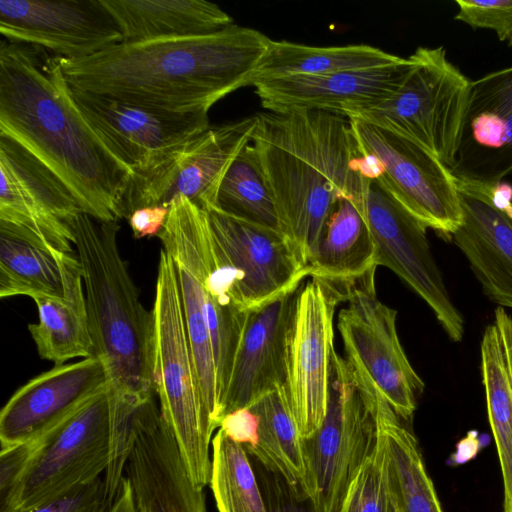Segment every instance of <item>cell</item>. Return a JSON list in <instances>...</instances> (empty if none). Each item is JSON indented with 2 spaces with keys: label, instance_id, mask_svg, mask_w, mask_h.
<instances>
[{
  "label": "cell",
  "instance_id": "obj_32",
  "mask_svg": "<svg viewBox=\"0 0 512 512\" xmlns=\"http://www.w3.org/2000/svg\"><path fill=\"white\" fill-rule=\"evenodd\" d=\"M213 208L282 232L273 194L251 143L242 149L226 171Z\"/></svg>",
  "mask_w": 512,
  "mask_h": 512
},
{
  "label": "cell",
  "instance_id": "obj_8",
  "mask_svg": "<svg viewBox=\"0 0 512 512\" xmlns=\"http://www.w3.org/2000/svg\"><path fill=\"white\" fill-rule=\"evenodd\" d=\"M374 274L344 286L347 306L337 318L344 358L402 420H409L425 384L401 345L397 311L377 297Z\"/></svg>",
  "mask_w": 512,
  "mask_h": 512
},
{
  "label": "cell",
  "instance_id": "obj_35",
  "mask_svg": "<svg viewBox=\"0 0 512 512\" xmlns=\"http://www.w3.org/2000/svg\"><path fill=\"white\" fill-rule=\"evenodd\" d=\"M40 441L2 446L0 452V512H15L21 489Z\"/></svg>",
  "mask_w": 512,
  "mask_h": 512
},
{
  "label": "cell",
  "instance_id": "obj_4",
  "mask_svg": "<svg viewBox=\"0 0 512 512\" xmlns=\"http://www.w3.org/2000/svg\"><path fill=\"white\" fill-rule=\"evenodd\" d=\"M71 229L95 355L106 363L116 393L147 400L154 393V315L141 303L121 255L120 226L81 213Z\"/></svg>",
  "mask_w": 512,
  "mask_h": 512
},
{
  "label": "cell",
  "instance_id": "obj_31",
  "mask_svg": "<svg viewBox=\"0 0 512 512\" xmlns=\"http://www.w3.org/2000/svg\"><path fill=\"white\" fill-rule=\"evenodd\" d=\"M34 302L38 322L29 324L28 330L42 359L60 366L77 357L95 356L83 281L66 297H44Z\"/></svg>",
  "mask_w": 512,
  "mask_h": 512
},
{
  "label": "cell",
  "instance_id": "obj_22",
  "mask_svg": "<svg viewBox=\"0 0 512 512\" xmlns=\"http://www.w3.org/2000/svg\"><path fill=\"white\" fill-rule=\"evenodd\" d=\"M411 57L378 67L313 76H289L254 85L264 109L271 112L321 110L347 118L378 106L402 85Z\"/></svg>",
  "mask_w": 512,
  "mask_h": 512
},
{
  "label": "cell",
  "instance_id": "obj_21",
  "mask_svg": "<svg viewBox=\"0 0 512 512\" xmlns=\"http://www.w3.org/2000/svg\"><path fill=\"white\" fill-rule=\"evenodd\" d=\"M457 181L461 223L451 239L483 293L512 309V187Z\"/></svg>",
  "mask_w": 512,
  "mask_h": 512
},
{
  "label": "cell",
  "instance_id": "obj_20",
  "mask_svg": "<svg viewBox=\"0 0 512 512\" xmlns=\"http://www.w3.org/2000/svg\"><path fill=\"white\" fill-rule=\"evenodd\" d=\"M111 387L107 365L97 355L54 366L21 386L2 408L1 447L42 438Z\"/></svg>",
  "mask_w": 512,
  "mask_h": 512
},
{
  "label": "cell",
  "instance_id": "obj_18",
  "mask_svg": "<svg viewBox=\"0 0 512 512\" xmlns=\"http://www.w3.org/2000/svg\"><path fill=\"white\" fill-rule=\"evenodd\" d=\"M0 33L7 42L80 59L122 42L100 0H0Z\"/></svg>",
  "mask_w": 512,
  "mask_h": 512
},
{
  "label": "cell",
  "instance_id": "obj_5",
  "mask_svg": "<svg viewBox=\"0 0 512 512\" xmlns=\"http://www.w3.org/2000/svg\"><path fill=\"white\" fill-rule=\"evenodd\" d=\"M154 392L188 472L201 488L210 483L212 434L201 403L172 257L160 251L154 306Z\"/></svg>",
  "mask_w": 512,
  "mask_h": 512
},
{
  "label": "cell",
  "instance_id": "obj_39",
  "mask_svg": "<svg viewBox=\"0 0 512 512\" xmlns=\"http://www.w3.org/2000/svg\"><path fill=\"white\" fill-rule=\"evenodd\" d=\"M247 452L257 442L258 418L250 408H241L224 415L219 428Z\"/></svg>",
  "mask_w": 512,
  "mask_h": 512
},
{
  "label": "cell",
  "instance_id": "obj_25",
  "mask_svg": "<svg viewBox=\"0 0 512 512\" xmlns=\"http://www.w3.org/2000/svg\"><path fill=\"white\" fill-rule=\"evenodd\" d=\"M100 1L125 43L205 35L234 24L218 5L205 0Z\"/></svg>",
  "mask_w": 512,
  "mask_h": 512
},
{
  "label": "cell",
  "instance_id": "obj_41",
  "mask_svg": "<svg viewBox=\"0 0 512 512\" xmlns=\"http://www.w3.org/2000/svg\"><path fill=\"white\" fill-rule=\"evenodd\" d=\"M109 512H138L133 487L126 475Z\"/></svg>",
  "mask_w": 512,
  "mask_h": 512
},
{
  "label": "cell",
  "instance_id": "obj_10",
  "mask_svg": "<svg viewBox=\"0 0 512 512\" xmlns=\"http://www.w3.org/2000/svg\"><path fill=\"white\" fill-rule=\"evenodd\" d=\"M346 300L343 286L311 277L295 301L286 339V379L289 411L301 437L311 438L328 409L329 377L334 353L333 319Z\"/></svg>",
  "mask_w": 512,
  "mask_h": 512
},
{
  "label": "cell",
  "instance_id": "obj_2",
  "mask_svg": "<svg viewBox=\"0 0 512 512\" xmlns=\"http://www.w3.org/2000/svg\"><path fill=\"white\" fill-rule=\"evenodd\" d=\"M270 38L233 24L198 36L113 45L80 59L59 57L72 88L173 111H208L249 86Z\"/></svg>",
  "mask_w": 512,
  "mask_h": 512
},
{
  "label": "cell",
  "instance_id": "obj_15",
  "mask_svg": "<svg viewBox=\"0 0 512 512\" xmlns=\"http://www.w3.org/2000/svg\"><path fill=\"white\" fill-rule=\"evenodd\" d=\"M215 249L232 270L239 302L251 311L302 284L309 269L280 231L205 210Z\"/></svg>",
  "mask_w": 512,
  "mask_h": 512
},
{
  "label": "cell",
  "instance_id": "obj_3",
  "mask_svg": "<svg viewBox=\"0 0 512 512\" xmlns=\"http://www.w3.org/2000/svg\"><path fill=\"white\" fill-rule=\"evenodd\" d=\"M256 117L250 143L273 194L281 231L307 265L336 203L346 198L363 207L371 180L358 170L361 153L347 117L321 110Z\"/></svg>",
  "mask_w": 512,
  "mask_h": 512
},
{
  "label": "cell",
  "instance_id": "obj_19",
  "mask_svg": "<svg viewBox=\"0 0 512 512\" xmlns=\"http://www.w3.org/2000/svg\"><path fill=\"white\" fill-rule=\"evenodd\" d=\"M449 170L456 180L496 185L512 172V66L470 81Z\"/></svg>",
  "mask_w": 512,
  "mask_h": 512
},
{
  "label": "cell",
  "instance_id": "obj_34",
  "mask_svg": "<svg viewBox=\"0 0 512 512\" xmlns=\"http://www.w3.org/2000/svg\"><path fill=\"white\" fill-rule=\"evenodd\" d=\"M338 512H398L380 428L377 445L351 482Z\"/></svg>",
  "mask_w": 512,
  "mask_h": 512
},
{
  "label": "cell",
  "instance_id": "obj_1",
  "mask_svg": "<svg viewBox=\"0 0 512 512\" xmlns=\"http://www.w3.org/2000/svg\"><path fill=\"white\" fill-rule=\"evenodd\" d=\"M36 46L3 41L0 47V135L26 149L73 194L83 213L113 222L133 172L87 123L58 56Z\"/></svg>",
  "mask_w": 512,
  "mask_h": 512
},
{
  "label": "cell",
  "instance_id": "obj_38",
  "mask_svg": "<svg viewBox=\"0 0 512 512\" xmlns=\"http://www.w3.org/2000/svg\"><path fill=\"white\" fill-rule=\"evenodd\" d=\"M266 512H315L311 502L296 491L280 474L255 460L253 465Z\"/></svg>",
  "mask_w": 512,
  "mask_h": 512
},
{
  "label": "cell",
  "instance_id": "obj_14",
  "mask_svg": "<svg viewBox=\"0 0 512 512\" xmlns=\"http://www.w3.org/2000/svg\"><path fill=\"white\" fill-rule=\"evenodd\" d=\"M71 95L97 136L133 174L210 126L208 111H173L72 87Z\"/></svg>",
  "mask_w": 512,
  "mask_h": 512
},
{
  "label": "cell",
  "instance_id": "obj_7",
  "mask_svg": "<svg viewBox=\"0 0 512 512\" xmlns=\"http://www.w3.org/2000/svg\"><path fill=\"white\" fill-rule=\"evenodd\" d=\"M413 65L398 90L354 119L409 139L452 163L468 97L470 80L440 47H419Z\"/></svg>",
  "mask_w": 512,
  "mask_h": 512
},
{
  "label": "cell",
  "instance_id": "obj_28",
  "mask_svg": "<svg viewBox=\"0 0 512 512\" xmlns=\"http://www.w3.org/2000/svg\"><path fill=\"white\" fill-rule=\"evenodd\" d=\"M402 57L366 44L319 47L270 40L249 85L289 76H313L387 65Z\"/></svg>",
  "mask_w": 512,
  "mask_h": 512
},
{
  "label": "cell",
  "instance_id": "obj_33",
  "mask_svg": "<svg viewBox=\"0 0 512 512\" xmlns=\"http://www.w3.org/2000/svg\"><path fill=\"white\" fill-rule=\"evenodd\" d=\"M210 486L219 512H266L253 465L245 449L221 429L211 442Z\"/></svg>",
  "mask_w": 512,
  "mask_h": 512
},
{
  "label": "cell",
  "instance_id": "obj_24",
  "mask_svg": "<svg viewBox=\"0 0 512 512\" xmlns=\"http://www.w3.org/2000/svg\"><path fill=\"white\" fill-rule=\"evenodd\" d=\"M76 251L62 252L0 221V297H66L82 282Z\"/></svg>",
  "mask_w": 512,
  "mask_h": 512
},
{
  "label": "cell",
  "instance_id": "obj_11",
  "mask_svg": "<svg viewBox=\"0 0 512 512\" xmlns=\"http://www.w3.org/2000/svg\"><path fill=\"white\" fill-rule=\"evenodd\" d=\"M113 439L112 387L39 439L15 512L105 474Z\"/></svg>",
  "mask_w": 512,
  "mask_h": 512
},
{
  "label": "cell",
  "instance_id": "obj_16",
  "mask_svg": "<svg viewBox=\"0 0 512 512\" xmlns=\"http://www.w3.org/2000/svg\"><path fill=\"white\" fill-rule=\"evenodd\" d=\"M0 221L62 252H74L71 224L83 213L69 189L26 149L0 135Z\"/></svg>",
  "mask_w": 512,
  "mask_h": 512
},
{
  "label": "cell",
  "instance_id": "obj_30",
  "mask_svg": "<svg viewBox=\"0 0 512 512\" xmlns=\"http://www.w3.org/2000/svg\"><path fill=\"white\" fill-rule=\"evenodd\" d=\"M248 408L258 418L257 442L248 455L280 474L309 500L304 439L289 411L284 387L264 395Z\"/></svg>",
  "mask_w": 512,
  "mask_h": 512
},
{
  "label": "cell",
  "instance_id": "obj_27",
  "mask_svg": "<svg viewBox=\"0 0 512 512\" xmlns=\"http://www.w3.org/2000/svg\"><path fill=\"white\" fill-rule=\"evenodd\" d=\"M361 207L340 199L307 266L309 276L346 286L376 270V246Z\"/></svg>",
  "mask_w": 512,
  "mask_h": 512
},
{
  "label": "cell",
  "instance_id": "obj_42",
  "mask_svg": "<svg viewBox=\"0 0 512 512\" xmlns=\"http://www.w3.org/2000/svg\"><path fill=\"white\" fill-rule=\"evenodd\" d=\"M509 45L512 46V38L509 40Z\"/></svg>",
  "mask_w": 512,
  "mask_h": 512
},
{
  "label": "cell",
  "instance_id": "obj_29",
  "mask_svg": "<svg viewBox=\"0 0 512 512\" xmlns=\"http://www.w3.org/2000/svg\"><path fill=\"white\" fill-rule=\"evenodd\" d=\"M398 512H443L415 436L371 386Z\"/></svg>",
  "mask_w": 512,
  "mask_h": 512
},
{
  "label": "cell",
  "instance_id": "obj_9",
  "mask_svg": "<svg viewBox=\"0 0 512 512\" xmlns=\"http://www.w3.org/2000/svg\"><path fill=\"white\" fill-rule=\"evenodd\" d=\"M257 117L209 126L170 150L154 164L135 172L128 186L123 215L147 206H169L183 195L203 210L216 206L220 183L253 137Z\"/></svg>",
  "mask_w": 512,
  "mask_h": 512
},
{
  "label": "cell",
  "instance_id": "obj_23",
  "mask_svg": "<svg viewBox=\"0 0 512 512\" xmlns=\"http://www.w3.org/2000/svg\"><path fill=\"white\" fill-rule=\"evenodd\" d=\"M302 284L249 311L221 399L220 420L284 385L287 333Z\"/></svg>",
  "mask_w": 512,
  "mask_h": 512
},
{
  "label": "cell",
  "instance_id": "obj_17",
  "mask_svg": "<svg viewBox=\"0 0 512 512\" xmlns=\"http://www.w3.org/2000/svg\"><path fill=\"white\" fill-rule=\"evenodd\" d=\"M138 512H206L176 439L151 397L134 411L126 464Z\"/></svg>",
  "mask_w": 512,
  "mask_h": 512
},
{
  "label": "cell",
  "instance_id": "obj_37",
  "mask_svg": "<svg viewBox=\"0 0 512 512\" xmlns=\"http://www.w3.org/2000/svg\"><path fill=\"white\" fill-rule=\"evenodd\" d=\"M458 12L455 19L473 28L496 32L499 40L512 38V0H456Z\"/></svg>",
  "mask_w": 512,
  "mask_h": 512
},
{
  "label": "cell",
  "instance_id": "obj_40",
  "mask_svg": "<svg viewBox=\"0 0 512 512\" xmlns=\"http://www.w3.org/2000/svg\"><path fill=\"white\" fill-rule=\"evenodd\" d=\"M169 214V206H147L131 213L128 222L135 238L158 236Z\"/></svg>",
  "mask_w": 512,
  "mask_h": 512
},
{
  "label": "cell",
  "instance_id": "obj_6",
  "mask_svg": "<svg viewBox=\"0 0 512 512\" xmlns=\"http://www.w3.org/2000/svg\"><path fill=\"white\" fill-rule=\"evenodd\" d=\"M378 438L371 385L334 351L326 416L316 433L304 440L308 497L315 512H338Z\"/></svg>",
  "mask_w": 512,
  "mask_h": 512
},
{
  "label": "cell",
  "instance_id": "obj_12",
  "mask_svg": "<svg viewBox=\"0 0 512 512\" xmlns=\"http://www.w3.org/2000/svg\"><path fill=\"white\" fill-rule=\"evenodd\" d=\"M361 153L383 165L375 180L427 228L451 239L461 223L457 181L421 145L359 119L348 118Z\"/></svg>",
  "mask_w": 512,
  "mask_h": 512
},
{
  "label": "cell",
  "instance_id": "obj_13",
  "mask_svg": "<svg viewBox=\"0 0 512 512\" xmlns=\"http://www.w3.org/2000/svg\"><path fill=\"white\" fill-rule=\"evenodd\" d=\"M363 213L376 246L377 266L401 278L427 303L450 340L460 341L464 319L449 296L427 227L375 180L369 182Z\"/></svg>",
  "mask_w": 512,
  "mask_h": 512
},
{
  "label": "cell",
  "instance_id": "obj_26",
  "mask_svg": "<svg viewBox=\"0 0 512 512\" xmlns=\"http://www.w3.org/2000/svg\"><path fill=\"white\" fill-rule=\"evenodd\" d=\"M481 375L488 420L495 440L504 486V512H512V317L496 308L485 327Z\"/></svg>",
  "mask_w": 512,
  "mask_h": 512
},
{
  "label": "cell",
  "instance_id": "obj_36",
  "mask_svg": "<svg viewBox=\"0 0 512 512\" xmlns=\"http://www.w3.org/2000/svg\"><path fill=\"white\" fill-rule=\"evenodd\" d=\"M112 504L102 475L18 512H109Z\"/></svg>",
  "mask_w": 512,
  "mask_h": 512
}]
</instances>
